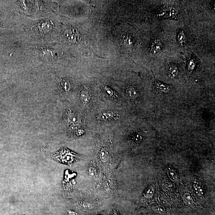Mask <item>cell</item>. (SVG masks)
<instances>
[{
	"label": "cell",
	"instance_id": "obj_14",
	"mask_svg": "<svg viewBox=\"0 0 215 215\" xmlns=\"http://www.w3.org/2000/svg\"><path fill=\"white\" fill-rule=\"evenodd\" d=\"M99 157L102 162H106L109 159V154L106 149H102L99 153Z\"/></svg>",
	"mask_w": 215,
	"mask_h": 215
},
{
	"label": "cell",
	"instance_id": "obj_1",
	"mask_svg": "<svg viewBox=\"0 0 215 215\" xmlns=\"http://www.w3.org/2000/svg\"><path fill=\"white\" fill-rule=\"evenodd\" d=\"M51 157L55 161L61 163L71 165L80 160L81 157L70 151L66 147H63L57 152L51 154Z\"/></svg>",
	"mask_w": 215,
	"mask_h": 215
},
{
	"label": "cell",
	"instance_id": "obj_22",
	"mask_svg": "<svg viewBox=\"0 0 215 215\" xmlns=\"http://www.w3.org/2000/svg\"><path fill=\"white\" fill-rule=\"evenodd\" d=\"M153 210L156 212L161 214H163L165 213V210L163 207L161 206H159L155 207L153 208Z\"/></svg>",
	"mask_w": 215,
	"mask_h": 215
},
{
	"label": "cell",
	"instance_id": "obj_10",
	"mask_svg": "<svg viewBox=\"0 0 215 215\" xmlns=\"http://www.w3.org/2000/svg\"><path fill=\"white\" fill-rule=\"evenodd\" d=\"M179 68L175 65H172L170 66L168 69L169 76L171 78H174L179 74Z\"/></svg>",
	"mask_w": 215,
	"mask_h": 215
},
{
	"label": "cell",
	"instance_id": "obj_27",
	"mask_svg": "<svg viewBox=\"0 0 215 215\" xmlns=\"http://www.w3.org/2000/svg\"><path fill=\"white\" fill-rule=\"evenodd\" d=\"M68 215H78V213L76 212V211H73V210H68Z\"/></svg>",
	"mask_w": 215,
	"mask_h": 215
},
{
	"label": "cell",
	"instance_id": "obj_19",
	"mask_svg": "<svg viewBox=\"0 0 215 215\" xmlns=\"http://www.w3.org/2000/svg\"><path fill=\"white\" fill-rule=\"evenodd\" d=\"M104 89L105 91L106 94H107L109 96L112 97H114L115 98L118 97V95L115 94L114 91L112 90L110 88L108 87V86H104Z\"/></svg>",
	"mask_w": 215,
	"mask_h": 215
},
{
	"label": "cell",
	"instance_id": "obj_17",
	"mask_svg": "<svg viewBox=\"0 0 215 215\" xmlns=\"http://www.w3.org/2000/svg\"><path fill=\"white\" fill-rule=\"evenodd\" d=\"M97 172V168L96 167L95 165L93 162L91 163L89 166L88 169L89 175L91 177H94L96 175Z\"/></svg>",
	"mask_w": 215,
	"mask_h": 215
},
{
	"label": "cell",
	"instance_id": "obj_12",
	"mask_svg": "<svg viewBox=\"0 0 215 215\" xmlns=\"http://www.w3.org/2000/svg\"><path fill=\"white\" fill-rule=\"evenodd\" d=\"M60 86L61 90L64 92H69L70 89V85L69 81L62 79L60 81Z\"/></svg>",
	"mask_w": 215,
	"mask_h": 215
},
{
	"label": "cell",
	"instance_id": "obj_29",
	"mask_svg": "<svg viewBox=\"0 0 215 215\" xmlns=\"http://www.w3.org/2000/svg\"></svg>",
	"mask_w": 215,
	"mask_h": 215
},
{
	"label": "cell",
	"instance_id": "obj_2",
	"mask_svg": "<svg viewBox=\"0 0 215 215\" xmlns=\"http://www.w3.org/2000/svg\"><path fill=\"white\" fill-rule=\"evenodd\" d=\"M54 27V23L50 19H42L34 23L32 26L31 32L37 37L43 39L49 36Z\"/></svg>",
	"mask_w": 215,
	"mask_h": 215
},
{
	"label": "cell",
	"instance_id": "obj_21",
	"mask_svg": "<svg viewBox=\"0 0 215 215\" xmlns=\"http://www.w3.org/2000/svg\"><path fill=\"white\" fill-rule=\"evenodd\" d=\"M124 40L125 43L127 46H131L133 44L134 39L131 36H125Z\"/></svg>",
	"mask_w": 215,
	"mask_h": 215
},
{
	"label": "cell",
	"instance_id": "obj_23",
	"mask_svg": "<svg viewBox=\"0 0 215 215\" xmlns=\"http://www.w3.org/2000/svg\"><path fill=\"white\" fill-rule=\"evenodd\" d=\"M184 202H185L187 204L191 205L192 204L193 202L192 198L188 194L184 195Z\"/></svg>",
	"mask_w": 215,
	"mask_h": 215
},
{
	"label": "cell",
	"instance_id": "obj_11",
	"mask_svg": "<svg viewBox=\"0 0 215 215\" xmlns=\"http://www.w3.org/2000/svg\"><path fill=\"white\" fill-rule=\"evenodd\" d=\"M131 142L135 143H138L142 140L143 138V134L140 132H136L131 134L129 137Z\"/></svg>",
	"mask_w": 215,
	"mask_h": 215
},
{
	"label": "cell",
	"instance_id": "obj_15",
	"mask_svg": "<svg viewBox=\"0 0 215 215\" xmlns=\"http://www.w3.org/2000/svg\"><path fill=\"white\" fill-rule=\"evenodd\" d=\"M67 118L68 122L70 123H75L76 121V115L75 113L71 110L69 109L67 110Z\"/></svg>",
	"mask_w": 215,
	"mask_h": 215
},
{
	"label": "cell",
	"instance_id": "obj_6",
	"mask_svg": "<svg viewBox=\"0 0 215 215\" xmlns=\"http://www.w3.org/2000/svg\"><path fill=\"white\" fill-rule=\"evenodd\" d=\"M64 36L69 42L76 43L78 41V36L75 30H67L65 32Z\"/></svg>",
	"mask_w": 215,
	"mask_h": 215
},
{
	"label": "cell",
	"instance_id": "obj_16",
	"mask_svg": "<svg viewBox=\"0 0 215 215\" xmlns=\"http://www.w3.org/2000/svg\"><path fill=\"white\" fill-rule=\"evenodd\" d=\"M78 205L81 207L85 209H92L94 207L93 204L89 201L82 200L78 202Z\"/></svg>",
	"mask_w": 215,
	"mask_h": 215
},
{
	"label": "cell",
	"instance_id": "obj_5",
	"mask_svg": "<svg viewBox=\"0 0 215 215\" xmlns=\"http://www.w3.org/2000/svg\"><path fill=\"white\" fill-rule=\"evenodd\" d=\"M163 48V43L161 40L159 39H156L154 40L151 44L150 52L153 55L158 54Z\"/></svg>",
	"mask_w": 215,
	"mask_h": 215
},
{
	"label": "cell",
	"instance_id": "obj_30",
	"mask_svg": "<svg viewBox=\"0 0 215 215\" xmlns=\"http://www.w3.org/2000/svg\"></svg>",
	"mask_w": 215,
	"mask_h": 215
},
{
	"label": "cell",
	"instance_id": "obj_4",
	"mask_svg": "<svg viewBox=\"0 0 215 215\" xmlns=\"http://www.w3.org/2000/svg\"><path fill=\"white\" fill-rule=\"evenodd\" d=\"M121 115L113 112H104L97 115V118L102 121H112L120 118Z\"/></svg>",
	"mask_w": 215,
	"mask_h": 215
},
{
	"label": "cell",
	"instance_id": "obj_3",
	"mask_svg": "<svg viewBox=\"0 0 215 215\" xmlns=\"http://www.w3.org/2000/svg\"><path fill=\"white\" fill-rule=\"evenodd\" d=\"M155 87L157 92L160 94H168L171 92L173 88L171 85H167L158 80H155Z\"/></svg>",
	"mask_w": 215,
	"mask_h": 215
},
{
	"label": "cell",
	"instance_id": "obj_18",
	"mask_svg": "<svg viewBox=\"0 0 215 215\" xmlns=\"http://www.w3.org/2000/svg\"><path fill=\"white\" fill-rule=\"evenodd\" d=\"M196 63H195V61L193 59H189L188 63H187V66H188V71L190 72L193 71L195 67H196Z\"/></svg>",
	"mask_w": 215,
	"mask_h": 215
},
{
	"label": "cell",
	"instance_id": "obj_24",
	"mask_svg": "<svg viewBox=\"0 0 215 215\" xmlns=\"http://www.w3.org/2000/svg\"><path fill=\"white\" fill-rule=\"evenodd\" d=\"M194 188H195V191L198 195H201L203 193L202 187L198 184H195L194 185Z\"/></svg>",
	"mask_w": 215,
	"mask_h": 215
},
{
	"label": "cell",
	"instance_id": "obj_7",
	"mask_svg": "<svg viewBox=\"0 0 215 215\" xmlns=\"http://www.w3.org/2000/svg\"><path fill=\"white\" fill-rule=\"evenodd\" d=\"M126 93L128 97L131 100H137L138 97L137 89L132 86H128L126 89Z\"/></svg>",
	"mask_w": 215,
	"mask_h": 215
},
{
	"label": "cell",
	"instance_id": "obj_28",
	"mask_svg": "<svg viewBox=\"0 0 215 215\" xmlns=\"http://www.w3.org/2000/svg\"><path fill=\"white\" fill-rule=\"evenodd\" d=\"M110 215H120V214L116 210H113L111 212H110Z\"/></svg>",
	"mask_w": 215,
	"mask_h": 215
},
{
	"label": "cell",
	"instance_id": "obj_25",
	"mask_svg": "<svg viewBox=\"0 0 215 215\" xmlns=\"http://www.w3.org/2000/svg\"><path fill=\"white\" fill-rule=\"evenodd\" d=\"M169 176L173 180H175L177 178V174L173 170H171L168 172Z\"/></svg>",
	"mask_w": 215,
	"mask_h": 215
},
{
	"label": "cell",
	"instance_id": "obj_20",
	"mask_svg": "<svg viewBox=\"0 0 215 215\" xmlns=\"http://www.w3.org/2000/svg\"><path fill=\"white\" fill-rule=\"evenodd\" d=\"M80 129V125L78 123H73L70 126L69 131L70 132H76L77 131Z\"/></svg>",
	"mask_w": 215,
	"mask_h": 215
},
{
	"label": "cell",
	"instance_id": "obj_26",
	"mask_svg": "<svg viewBox=\"0 0 215 215\" xmlns=\"http://www.w3.org/2000/svg\"><path fill=\"white\" fill-rule=\"evenodd\" d=\"M151 195H152V190H151V189H150V188H149V189H147V190L146 191V192H145V194H144V195L145 196H151Z\"/></svg>",
	"mask_w": 215,
	"mask_h": 215
},
{
	"label": "cell",
	"instance_id": "obj_8",
	"mask_svg": "<svg viewBox=\"0 0 215 215\" xmlns=\"http://www.w3.org/2000/svg\"><path fill=\"white\" fill-rule=\"evenodd\" d=\"M91 98V93L87 89L83 88L81 91L80 99L82 102L85 104L88 103Z\"/></svg>",
	"mask_w": 215,
	"mask_h": 215
},
{
	"label": "cell",
	"instance_id": "obj_9",
	"mask_svg": "<svg viewBox=\"0 0 215 215\" xmlns=\"http://www.w3.org/2000/svg\"><path fill=\"white\" fill-rule=\"evenodd\" d=\"M164 8V11L166 12L169 17L171 18H177L179 15V12L176 8L169 6L165 7Z\"/></svg>",
	"mask_w": 215,
	"mask_h": 215
},
{
	"label": "cell",
	"instance_id": "obj_13",
	"mask_svg": "<svg viewBox=\"0 0 215 215\" xmlns=\"http://www.w3.org/2000/svg\"><path fill=\"white\" fill-rule=\"evenodd\" d=\"M177 40L178 42L181 46H184L187 43V37L183 31H181L179 32L178 34Z\"/></svg>",
	"mask_w": 215,
	"mask_h": 215
}]
</instances>
